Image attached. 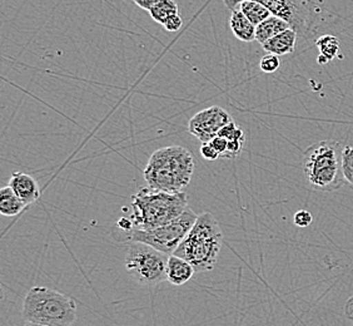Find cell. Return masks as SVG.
Wrapping results in <instances>:
<instances>
[{
  "mask_svg": "<svg viewBox=\"0 0 353 326\" xmlns=\"http://www.w3.org/2000/svg\"><path fill=\"white\" fill-rule=\"evenodd\" d=\"M230 10L241 0H223ZM268 8L272 15L290 23L299 35V41H317L321 29L332 19L333 14L326 7L325 0H257Z\"/></svg>",
  "mask_w": 353,
  "mask_h": 326,
  "instance_id": "obj_1",
  "label": "cell"
},
{
  "mask_svg": "<svg viewBox=\"0 0 353 326\" xmlns=\"http://www.w3.org/2000/svg\"><path fill=\"white\" fill-rule=\"evenodd\" d=\"M194 156L181 146H170L157 150L143 171L150 189L170 193L183 192L194 173Z\"/></svg>",
  "mask_w": 353,
  "mask_h": 326,
  "instance_id": "obj_2",
  "label": "cell"
},
{
  "mask_svg": "<svg viewBox=\"0 0 353 326\" xmlns=\"http://www.w3.org/2000/svg\"><path fill=\"white\" fill-rule=\"evenodd\" d=\"M132 209L130 220L134 229L153 230L181 216L188 209V195L141 187L132 198Z\"/></svg>",
  "mask_w": 353,
  "mask_h": 326,
  "instance_id": "obj_3",
  "label": "cell"
},
{
  "mask_svg": "<svg viewBox=\"0 0 353 326\" xmlns=\"http://www.w3.org/2000/svg\"><path fill=\"white\" fill-rule=\"evenodd\" d=\"M222 230L211 212H203L178 246L174 255L187 260L196 272L211 271L217 264L222 247Z\"/></svg>",
  "mask_w": 353,
  "mask_h": 326,
  "instance_id": "obj_4",
  "label": "cell"
},
{
  "mask_svg": "<svg viewBox=\"0 0 353 326\" xmlns=\"http://www.w3.org/2000/svg\"><path fill=\"white\" fill-rule=\"evenodd\" d=\"M21 315L27 323L39 325L72 326L77 320V304L61 292L35 286L24 298Z\"/></svg>",
  "mask_w": 353,
  "mask_h": 326,
  "instance_id": "obj_5",
  "label": "cell"
},
{
  "mask_svg": "<svg viewBox=\"0 0 353 326\" xmlns=\"http://www.w3.org/2000/svg\"><path fill=\"white\" fill-rule=\"evenodd\" d=\"M342 151L340 142L336 141H322L305 151L302 169L313 189L334 191L343 184Z\"/></svg>",
  "mask_w": 353,
  "mask_h": 326,
  "instance_id": "obj_6",
  "label": "cell"
},
{
  "mask_svg": "<svg viewBox=\"0 0 353 326\" xmlns=\"http://www.w3.org/2000/svg\"><path fill=\"white\" fill-rule=\"evenodd\" d=\"M170 255L143 242L132 241L125 255V269L138 284L154 286L167 280Z\"/></svg>",
  "mask_w": 353,
  "mask_h": 326,
  "instance_id": "obj_7",
  "label": "cell"
},
{
  "mask_svg": "<svg viewBox=\"0 0 353 326\" xmlns=\"http://www.w3.org/2000/svg\"><path fill=\"white\" fill-rule=\"evenodd\" d=\"M197 218V215L188 207L181 216L153 230H132L130 242H143L170 256L174 255L178 246L182 244L193 224H196Z\"/></svg>",
  "mask_w": 353,
  "mask_h": 326,
  "instance_id": "obj_8",
  "label": "cell"
},
{
  "mask_svg": "<svg viewBox=\"0 0 353 326\" xmlns=\"http://www.w3.org/2000/svg\"><path fill=\"white\" fill-rule=\"evenodd\" d=\"M231 115L218 106H212L203 109L192 117L188 123L190 135L196 137L201 142H211L214 137L218 136L219 131L227 123L231 122Z\"/></svg>",
  "mask_w": 353,
  "mask_h": 326,
  "instance_id": "obj_9",
  "label": "cell"
},
{
  "mask_svg": "<svg viewBox=\"0 0 353 326\" xmlns=\"http://www.w3.org/2000/svg\"><path fill=\"white\" fill-rule=\"evenodd\" d=\"M9 186L15 192V195L27 206L34 204L41 198L39 184L34 177L27 173H23V172L12 173V176L9 178Z\"/></svg>",
  "mask_w": 353,
  "mask_h": 326,
  "instance_id": "obj_10",
  "label": "cell"
},
{
  "mask_svg": "<svg viewBox=\"0 0 353 326\" xmlns=\"http://www.w3.org/2000/svg\"><path fill=\"white\" fill-rule=\"evenodd\" d=\"M196 269L187 260L170 255L167 266V281L172 285L181 286L187 284L194 275Z\"/></svg>",
  "mask_w": 353,
  "mask_h": 326,
  "instance_id": "obj_11",
  "label": "cell"
},
{
  "mask_svg": "<svg viewBox=\"0 0 353 326\" xmlns=\"http://www.w3.org/2000/svg\"><path fill=\"white\" fill-rule=\"evenodd\" d=\"M297 41H299V35L296 33V30H293L292 28H290L285 32H282L281 35H276L270 41H265L262 47L267 53L281 57V55H292L296 50Z\"/></svg>",
  "mask_w": 353,
  "mask_h": 326,
  "instance_id": "obj_12",
  "label": "cell"
},
{
  "mask_svg": "<svg viewBox=\"0 0 353 326\" xmlns=\"http://www.w3.org/2000/svg\"><path fill=\"white\" fill-rule=\"evenodd\" d=\"M230 27L232 33L238 41L251 43L256 41V26L239 9H232L230 17Z\"/></svg>",
  "mask_w": 353,
  "mask_h": 326,
  "instance_id": "obj_13",
  "label": "cell"
},
{
  "mask_svg": "<svg viewBox=\"0 0 353 326\" xmlns=\"http://www.w3.org/2000/svg\"><path fill=\"white\" fill-rule=\"evenodd\" d=\"M290 28L291 26L288 21L276 15H271L270 18H267L256 27V41H259L261 46H263L265 41H270L276 35H281L282 32H285Z\"/></svg>",
  "mask_w": 353,
  "mask_h": 326,
  "instance_id": "obj_14",
  "label": "cell"
},
{
  "mask_svg": "<svg viewBox=\"0 0 353 326\" xmlns=\"http://www.w3.org/2000/svg\"><path fill=\"white\" fill-rule=\"evenodd\" d=\"M234 8L239 9L242 13L245 14L252 24H254L256 27L272 15L271 12L268 10V8L265 7L262 3H259L257 0H241L233 7V9Z\"/></svg>",
  "mask_w": 353,
  "mask_h": 326,
  "instance_id": "obj_15",
  "label": "cell"
},
{
  "mask_svg": "<svg viewBox=\"0 0 353 326\" xmlns=\"http://www.w3.org/2000/svg\"><path fill=\"white\" fill-rule=\"evenodd\" d=\"M27 207V204L15 195L10 186L0 190V213L3 216H17Z\"/></svg>",
  "mask_w": 353,
  "mask_h": 326,
  "instance_id": "obj_16",
  "label": "cell"
},
{
  "mask_svg": "<svg viewBox=\"0 0 353 326\" xmlns=\"http://www.w3.org/2000/svg\"><path fill=\"white\" fill-rule=\"evenodd\" d=\"M314 46L319 48V64H327L333 61L340 53V41L334 35H323L314 41Z\"/></svg>",
  "mask_w": 353,
  "mask_h": 326,
  "instance_id": "obj_17",
  "label": "cell"
},
{
  "mask_svg": "<svg viewBox=\"0 0 353 326\" xmlns=\"http://www.w3.org/2000/svg\"><path fill=\"white\" fill-rule=\"evenodd\" d=\"M148 13L153 21L164 26V23L168 21L170 17L179 14V7L176 0H158Z\"/></svg>",
  "mask_w": 353,
  "mask_h": 326,
  "instance_id": "obj_18",
  "label": "cell"
},
{
  "mask_svg": "<svg viewBox=\"0 0 353 326\" xmlns=\"http://www.w3.org/2000/svg\"><path fill=\"white\" fill-rule=\"evenodd\" d=\"M342 172L345 181L353 186V146H346L342 151Z\"/></svg>",
  "mask_w": 353,
  "mask_h": 326,
  "instance_id": "obj_19",
  "label": "cell"
},
{
  "mask_svg": "<svg viewBox=\"0 0 353 326\" xmlns=\"http://www.w3.org/2000/svg\"><path fill=\"white\" fill-rule=\"evenodd\" d=\"M218 136L223 137L227 141H245L243 129L241 128L233 119L219 131Z\"/></svg>",
  "mask_w": 353,
  "mask_h": 326,
  "instance_id": "obj_20",
  "label": "cell"
},
{
  "mask_svg": "<svg viewBox=\"0 0 353 326\" xmlns=\"http://www.w3.org/2000/svg\"><path fill=\"white\" fill-rule=\"evenodd\" d=\"M279 67H281V61L279 55L267 53L259 61V68L263 73H274L279 70Z\"/></svg>",
  "mask_w": 353,
  "mask_h": 326,
  "instance_id": "obj_21",
  "label": "cell"
},
{
  "mask_svg": "<svg viewBox=\"0 0 353 326\" xmlns=\"http://www.w3.org/2000/svg\"><path fill=\"white\" fill-rule=\"evenodd\" d=\"M312 215L306 210H299L293 216V222L299 227H308L312 224Z\"/></svg>",
  "mask_w": 353,
  "mask_h": 326,
  "instance_id": "obj_22",
  "label": "cell"
},
{
  "mask_svg": "<svg viewBox=\"0 0 353 326\" xmlns=\"http://www.w3.org/2000/svg\"><path fill=\"white\" fill-rule=\"evenodd\" d=\"M199 152H201V155H202L204 160H207V161H217L218 158L221 157L217 151L212 147L210 142L202 143Z\"/></svg>",
  "mask_w": 353,
  "mask_h": 326,
  "instance_id": "obj_23",
  "label": "cell"
},
{
  "mask_svg": "<svg viewBox=\"0 0 353 326\" xmlns=\"http://www.w3.org/2000/svg\"><path fill=\"white\" fill-rule=\"evenodd\" d=\"M163 27L165 28L168 32L176 33L181 28L183 27V19H182V17H181L179 14H176V15L170 17V19L164 23Z\"/></svg>",
  "mask_w": 353,
  "mask_h": 326,
  "instance_id": "obj_24",
  "label": "cell"
},
{
  "mask_svg": "<svg viewBox=\"0 0 353 326\" xmlns=\"http://www.w3.org/2000/svg\"><path fill=\"white\" fill-rule=\"evenodd\" d=\"M210 143H211L212 147L219 153V156L224 157L227 148H228V141L225 138L219 136L214 137Z\"/></svg>",
  "mask_w": 353,
  "mask_h": 326,
  "instance_id": "obj_25",
  "label": "cell"
},
{
  "mask_svg": "<svg viewBox=\"0 0 353 326\" xmlns=\"http://www.w3.org/2000/svg\"><path fill=\"white\" fill-rule=\"evenodd\" d=\"M133 1H134L137 7L141 8L143 10L150 12L158 0H133Z\"/></svg>",
  "mask_w": 353,
  "mask_h": 326,
  "instance_id": "obj_26",
  "label": "cell"
},
{
  "mask_svg": "<svg viewBox=\"0 0 353 326\" xmlns=\"http://www.w3.org/2000/svg\"><path fill=\"white\" fill-rule=\"evenodd\" d=\"M118 227H119L121 230H123V231H132V230L134 229V226H133V222H132L130 218H119V221H118Z\"/></svg>",
  "mask_w": 353,
  "mask_h": 326,
  "instance_id": "obj_27",
  "label": "cell"
},
{
  "mask_svg": "<svg viewBox=\"0 0 353 326\" xmlns=\"http://www.w3.org/2000/svg\"><path fill=\"white\" fill-rule=\"evenodd\" d=\"M345 315L347 319L353 323V296L347 300L346 305H345Z\"/></svg>",
  "mask_w": 353,
  "mask_h": 326,
  "instance_id": "obj_28",
  "label": "cell"
},
{
  "mask_svg": "<svg viewBox=\"0 0 353 326\" xmlns=\"http://www.w3.org/2000/svg\"><path fill=\"white\" fill-rule=\"evenodd\" d=\"M24 326H46V325H39V324H34V323H26Z\"/></svg>",
  "mask_w": 353,
  "mask_h": 326,
  "instance_id": "obj_29",
  "label": "cell"
}]
</instances>
